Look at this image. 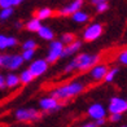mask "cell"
Here are the masks:
<instances>
[{"mask_svg":"<svg viewBox=\"0 0 127 127\" xmlns=\"http://www.w3.org/2000/svg\"><path fill=\"white\" fill-rule=\"evenodd\" d=\"M84 90V84L80 83V82H71L69 84L65 86H61V87L56 88L53 92L51 94V96L56 97L59 100H67L73 96H77L79 95L80 92Z\"/></svg>","mask_w":127,"mask_h":127,"instance_id":"1","label":"cell"},{"mask_svg":"<svg viewBox=\"0 0 127 127\" xmlns=\"http://www.w3.org/2000/svg\"><path fill=\"white\" fill-rule=\"evenodd\" d=\"M22 55H3L0 57V65L9 70H16L24 64Z\"/></svg>","mask_w":127,"mask_h":127,"instance_id":"2","label":"cell"},{"mask_svg":"<svg viewBox=\"0 0 127 127\" xmlns=\"http://www.w3.org/2000/svg\"><path fill=\"white\" fill-rule=\"evenodd\" d=\"M78 61V69L79 70H88V69L94 67L97 61H99V56L97 55H88V53H80L77 57Z\"/></svg>","mask_w":127,"mask_h":127,"instance_id":"3","label":"cell"},{"mask_svg":"<svg viewBox=\"0 0 127 127\" xmlns=\"http://www.w3.org/2000/svg\"><path fill=\"white\" fill-rule=\"evenodd\" d=\"M64 43L62 40H56V42H51L49 44V49H48V55H47V61L48 62H56L57 60L62 57L64 53Z\"/></svg>","mask_w":127,"mask_h":127,"instance_id":"4","label":"cell"},{"mask_svg":"<svg viewBox=\"0 0 127 127\" xmlns=\"http://www.w3.org/2000/svg\"><path fill=\"white\" fill-rule=\"evenodd\" d=\"M14 117L17 121L21 122H30V121H35L39 117L38 110L32 108H27V109H17L14 113Z\"/></svg>","mask_w":127,"mask_h":127,"instance_id":"5","label":"cell"},{"mask_svg":"<svg viewBox=\"0 0 127 127\" xmlns=\"http://www.w3.org/2000/svg\"><path fill=\"white\" fill-rule=\"evenodd\" d=\"M109 112L110 114L114 113H119L123 114L125 112H127V100L122 99V97H112L109 101Z\"/></svg>","mask_w":127,"mask_h":127,"instance_id":"6","label":"cell"},{"mask_svg":"<svg viewBox=\"0 0 127 127\" xmlns=\"http://www.w3.org/2000/svg\"><path fill=\"white\" fill-rule=\"evenodd\" d=\"M102 34V26L100 24H92L87 26V29L83 32V39L86 42H94L97 38H100Z\"/></svg>","mask_w":127,"mask_h":127,"instance_id":"7","label":"cell"},{"mask_svg":"<svg viewBox=\"0 0 127 127\" xmlns=\"http://www.w3.org/2000/svg\"><path fill=\"white\" fill-rule=\"evenodd\" d=\"M39 106H40V109H43L45 112H53L60 108V102H59V99L51 96V97H44V99L40 100Z\"/></svg>","mask_w":127,"mask_h":127,"instance_id":"8","label":"cell"},{"mask_svg":"<svg viewBox=\"0 0 127 127\" xmlns=\"http://www.w3.org/2000/svg\"><path fill=\"white\" fill-rule=\"evenodd\" d=\"M31 73L34 74L35 77H40L42 74H44L48 69V61L47 60H35L34 62H31L30 67Z\"/></svg>","mask_w":127,"mask_h":127,"instance_id":"9","label":"cell"},{"mask_svg":"<svg viewBox=\"0 0 127 127\" xmlns=\"http://www.w3.org/2000/svg\"><path fill=\"white\" fill-rule=\"evenodd\" d=\"M82 5H83V0H74L70 4H67L60 9V14L61 16H73L75 12L80 10Z\"/></svg>","mask_w":127,"mask_h":127,"instance_id":"10","label":"cell"},{"mask_svg":"<svg viewBox=\"0 0 127 127\" xmlns=\"http://www.w3.org/2000/svg\"><path fill=\"white\" fill-rule=\"evenodd\" d=\"M88 115L92 118V119H100V118H105V109H104V106L101 105V104H92V105L88 108V110H87Z\"/></svg>","mask_w":127,"mask_h":127,"instance_id":"11","label":"cell"},{"mask_svg":"<svg viewBox=\"0 0 127 127\" xmlns=\"http://www.w3.org/2000/svg\"><path fill=\"white\" fill-rule=\"evenodd\" d=\"M109 69L105 66V65H95L94 67L91 69V71H90V75L92 79H95V80H101L105 78L106 75V73H108Z\"/></svg>","mask_w":127,"mask_h":127,"instance_id":"12","label":"cell"},{"mask_svg":"<svg viewBox=\"0 0 127 127\" xmlns=\"http://www.w3.org/2000/svg\"><path fill=\"white\" fill-rule=\"evenodd\" d=\"M80 47H82V43L78 42V40H75V42H73L71 44H67L65 49H64V53H62V57H69L71 55H75L77 52L80 49Z\"/></svg>","mask_w":127,"mask_h":127,"instance_id":"13","label":"cell"},{"mask_svg":"<svg viewBox=\"0 0 127 127\" xmlns=\"http://www.w3.org/2000/svg\"><path fill=\"white\" fill-rule=\"evenodd\" d=\"M16 44H17V39H16V38L0 35V49H5V48L14 47Z\"/></svg>","mask_w":127,"mask_h":127,"instance_id":"14","label":"cell"},{"mask_svg":"<svg viewBox=\"0 0 127 127\" xmlns=\"http://www.w3.org/2000/svg\"><path fill=\"white\" fill-rule=\"evenodd\" d=\"M20 82H21L20 75H16L13 73H9L8 75L5 77V83H7L8 88H16L17 86L20 84Z\"/></svg>","mask_w":127,"mask_h":127,"instance_id":"15","label":"cell"},{"mask_svg":"<svg viewBox=\"0 0 127 127\" xmlns=\"http://www.w3.org/2000/svg\"><path fill=\"white\" fill-rule=\"evenodd\" d=\"M38 35L44 40H53V38H55L53 31H52L48 26H42L40 27L39 31H38Z\"/></svg>","mask_w":127,"mask_h":127,"instance_id":"16","label":"cell"},{"mask_svg":"<svg viewBox=\"0 0 127 127\" xmlns=\"http://www.w3.org/2000/svg\"><path fill=\"white\" fill-rule=\"evenodd\" d=\"M40 21H42V20H39L38 17H36V18H31V20L26 24V29H27L29 31H32V32H35V31H36V32H38V31H39V29L42 27V24H40Z\"/></svg>","mask_w":127,"mask_h":127,"instance_id":"17","label":"cell"},{"mask_svg":"<svg viewBox=\"0 0 127 127\" xmlns=\"http://www.w3.org/2000/svg\"><path fill=\"white\" fill-rule=\"evenodd\" d=\"M71 17H73V21L78 22V24H84V22H87L88 18H90L88 14L86 12H83V10H78V12H75Z\"/></svg>","mask_w":127,"mask_h":127,"instance_id":"18","label":"cell"},{"mask_svg":"<svg viewBox=\"0 0 127 127\" xmlns=\"http://www.w3.org/2000/svg\"><path fill=\"white\" fill-rule=\"evenodd\" d=\"M20 78H21V83H24V84H27V83H30L31 80L35 78V75L31 73L30 69H27V70H24L21 74H20Z\"/></svg>","mask_w":127,"mask_h":127,"instance_id":"19","label":"cell"},{"mask_svg":"<svg viewBox=\"0 0 127 127\" xmlns=\"http://www.w3.org/2000/svg\"><path fill=\"white\" fill-rule=\"evenodd\" d=\"M52 16V9L51 8H42L36 12V17L39 20H47Z\"/></svg>","mask_w":127,"mask_h":127,"instance_id":"20","label":"cell"},{"mask_svg":"<svg viewBox=\"0 0 127 127\" xmlns=\"http://www.w3.org/2000/svg\"><path fill=\"white\" fill-rule=\"evenodd\" d=\"M13 14V8H1V12H0V20L1 21H5L8 20L10 16Z\"/></svg>","mask_w":127,"mask_h":127,"instance_id":"21","label":"cell"},{"mask_svg":"<svg viewBox=\"0 0 127 127\" xmlns=\"http://www.w3.org/2000/svg\"><path fill=\"white\" fill-rule=\"evenodd\" d=\"M117 73H118V69H117V67H113V69H110V70H108V73H106L105 78H104V80H105V82H108V83L113 82L114 78H115V75H117Z\"/></svg>","mask_w":127,"mask_h":127,"instance_id":"22","label":"cell"},{"mask_svg":"<svg viewBox=\"0 0 127 127\" xmlns=\"http://www.w3.org/2000/svg\"><path fill=\"white\" fill-rule=\"evenodd\" d=\"M77 69H78V61H77V59H74V60H71V61L65 66L64 71H65V73H71V71H74V70H77Z\"/></svg>","mask_w":127,"mask_h":127,"instance_id":"23","label":"cell"},{"mask_svg":"<svg viewBox=\"0 0 127 127\" xmlns=\"http://www.w3.org/2000/svg\"><path fill=\"white\" fill-rule=\"evenodd\" d=\"M61 40H62V43L64 44H71L73 42H75V36L73 35V34L70 32H67V34H64V35L61 36Z\"/></svg>","mask_w":127,"mask_h":127,"instance_id":"24","label":"cell"},{"mask_svg":"<svg viewBox=\"0 0 127 127\" xmlns=\"http://www.w3.org/2000/svg\"><path fill=\"white\" fill-rule=\"evenodd\" d=\"M34 53H35V49H24V52H22V57H24L25 61H30L34 57Z\"/></svg>","mask_w":127,"mask_h":127,"instance_id":"25","label":"cell"},{"mask_svg":"<svg viewBox=\"0 0 127 127\" xmlns=\"http://www.w3.org/2000/svg\"><path fill=\"white\" fill-rule=\"evenodd\" d=\"M22 48L24 49H35L36 48V42L32 40V39H29V40H26V42L22 44Z\"/></svg>","mask_w":127,"mask_h":127,"instance_id":"26","label":"cell"},{"mask_svg":"<svg viewBox=\"0 0 127 127\" xmlns=\"http://www.w3.org/2000/svg\"><path fill=\"white\" fill-rule=\"evenodd\" d=\"M108 8H109L108 1H100L99 4H96V12H99V13L105 12V10H108Z\"/></svg>","mask_w":127,"mask_h":127,"instance_id":"27","label":"cell"},{"mask_svg":"<svg viewBox=\"0 0 127 127\" xmlns=\"http://www.w3.org/2000/svg\"><path fill=\"white\" fill-rule=\"evenodd\" d=\"M0 7L1 8L14 7V0H0Z\"/></svg>","mask_w":127,"mask_h":127,"instance_id":"28","label":"cell"},{"mask_svg":"<svg viewBox=\"0 0 127 127\" xmlns=\"http://www.w3.org/2000/svg\"><path fill=\"white\" fill-rule=\"evenodd\" d=\"M118 61L123 65H127V51H123L119 53V57H118Z\"/></svg>","mask_w":127,"mask_h":127,"instance_id":"29","label":"cell"},{"mask_svg":"<svg viewBox=\"0 0 127 127\" xmlns=\"http://www.w3.org/2000/svg\"><path fill=\"white\" fill-rule=\"evenodd\" d=\"M121 119H122V114H119V113H114V114H112V117H110L112 122H119Z\"/></svg>","mask_w":127,"mask_h":127,"instance_id":"30","label":"cell"},{"mask_svg":"<svg viewBox=\"0 0 127 127\" xmlns=\"http://www.w3.org/2000/svg\"><path fill=\"white\" fill-rule=\"evenodd\" d=\"M0 87L1 88H4V87H7V83H5V78L1 75L0 77Z\"/></svg>","mask_w":127,"mask_h":127,"instance_id":"31","label":"cell"},{"mask_svg":"<svg viewBox=\"0 0 127 127\" xmlns=\"http://www.w3.org/2000/svg\"><path fill=\"white\" fill-rule=\"evenodd\" d=\"M95 123H96L97 126H102L104 123H105V118H100V119H96V121H95Z\"/></svg>","mask_w":127,"mask_h":127,"instance_id":"32","label":"cell"},{"mask_svg":"<svg viewBox=\"0 0 127 127\" xmlns=\"http://www.w3.org/2000/svg\"><path fill=\"white\" fill-rule=\"evenodd\" d=\"M82 127H97V125H96V123H86V125H83Z\"/></svg>","mask_w":127,"mask_h":127,"instance_id":"33","label":"cell"},{"mask_svg":"<svg viewBox=\"0 0 127 127\" xmlns=\"http://www.w3.org/2000/svg\"><path fill=\"white\" fill-rule=\"evenodd\" d=\"M25 0H14V5H20L21 3H24Z\"/></svg>","mask_w":127,"mask_h":127,"instance_id":"34","label":"cell"},{"mask_svg":"<svg viewBox=\"0 0 127 127\" xmlns=\"http://www.w3.org/2000/svg\"><path fill=\"white\" fill-rule=\"evenodd\" d=\"M90 1H91L92 4H95V5H96V4H99L100 1H102V0H90Z\"/></svg>","mask_w":127,"mask_h":127,"instance_id":"35","label":"cell"},{"mask_svg":"<svg viewBox=\"0 0 127 127\" xmlns=\"http://www.w3.org/2000/svg\"><path fill=\"white\" fill-rule=\"evenodd\" d=\"M16 27L20 29V27H21V22H16Z\"/></svg>","mask_w":127,"mask_h":127,"instance_id":"36","label":"cell"},{"mask_svg":"<svg viewBox=\"0 0 127 127\" xmlns=\"http://www.w3.org/2000/svg\"><path fill=\"white\" fill-rule=\"evenodd\" d=\"M121 127H127V125H123V126H121Z\"/></svg>","mask_w":127,"mask_h":127,"instance_id":"37","label":"cell"},{"mask_svg":"<svg viewBox=\"0 0 127 127\" xmlns=\"http://www.w3.org/2000/svg\"><path fill=\"white\" fill-rule=\"evenodd\" d=\"M102 1H108V0H102Z\"/></svg>","mask_w":127,"mask_h":127,"instance_id":"38","label":"cell"}]
</instances>
